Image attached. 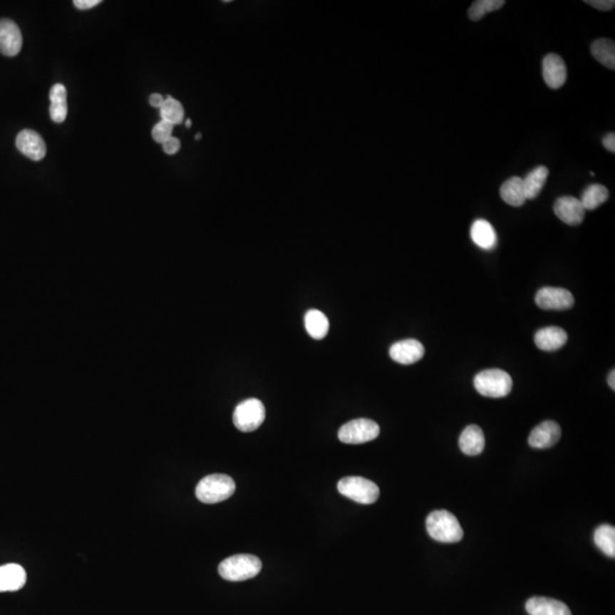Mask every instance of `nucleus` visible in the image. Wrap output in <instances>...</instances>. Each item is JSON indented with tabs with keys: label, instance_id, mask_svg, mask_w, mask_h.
Masks as SVG:
<instances>
[{
	"label": "nucleus",
	"instance_id": "obj_32",
	"mask_svg": "<svg viewBox=\"0 0 615 615\" xmlns=\"http://www.w3.org/2000/svg\"><path fill=\"white\" fill-rule=\"evenodd\" d=\"M102 3L100 0H74L73 4L77 9H91L95 6L100 5Z\"/></svg>",
	"mask_w": 615,
	"mask_h": 615
},
{
	"label": "nucleus",
	"instance_id": "obj_19",
	"mask_svg": "<svg viewBox=\"0 0 615 615\" xmlns=\"http://www.w3.org/2000/svg\"><path fill=\"white\" fill-rule=\"evenodd\" d=\"M471 237L472 241L481 249L490 251L496 247V230L492 227V224L485 219H477L473 222L471 227Z\"/></svg>",
	"mask_w": 615,
	"mask_h": 615
},
{
	"label": "nucleus",
	"instance_id": "obj_22",
	"mask_svg": "<svg viewBox=\"0 0 615 615\" xmlns=\"http://www.w3.org/2000/svg\"><path fill=\"white\" fill-rule=\"evenodd\" d=\"M548 175H549V170L547 167L539 165L527 173L524 178H522L527 200L536 199L547 182Z\"/></svg>",
	"mask_w": 615,
	"mask_h": 615
},
{
	"label": "nucleus",
	"instance_id": "obj_14",
	"mask_svg": "<svg viewBox=\"0 0 615 615\" xmlns=\"http://www.w3.org/2000/svg\"><path fill=\"white\" fill-rule=\"evenodd\" d=\"M425 353L424 346L420 341L409 338L399 341L390 348V357L401 365H411L420 361Z\"/></svg>",
	"mask_w": 615,
	"mask_h": 615
},
{
	"label": "nucleus",
	"instance_id": "obj_18",
	"mask_svg": "<svg viewBox=\"0 0 615 615\" xmlns=\"http://www.w3.org/2000/svg\"><path fill=\"white\" fill-rule=\"evenodd\" d=\"M485 434L477 425L467 426L460 434V448L462 454L477 456L485 450Z\"/></svg>",
	"mask_w": 615,
	"mask_h": 615
},
{
	"label": "nucleus",
	"instance_id": "obj_37",
	"mask_svg": "<svg viewBox=\"0 0 615 615\" xmlns=\"http://www.w3.org/2000/svg\"><path fill=\"white\" fill-rule=\"evenodd\" d=\"M201 138H202L201 133H197V135H196V136H195L196 140H200V139H201Z\"/></svg>",
	"mask_w": 615,
	"mask_h": 615
},
{
	"label": "nucleus",
	"instance_id": "obj_34",
	"mask_svg": "<svg viewBox=\"0 0 615 615\" xmlns=\"http://www.w3.org/2000/svg\"><path fill=\"white\" fill-rule=\"evenodd\" d=\"M163 103H165V98L163 96L160 94H153L150 96V104L153 106V108H161L163 105Z\"/></svg>",
	"mask_w": 615,
	"mask_h": 615
},
{
	"label": "nucleus",
	"instance_id": "obj_35",
	"mask_svg": "<svg viewBox=\"0 0 615 615\" xmlns=\"http://www.w3.org/2000/svg\"><path fill=\"white\" fill-rule=\"evenodd\" d=\"M614 378H615V371H614V369H613V371H611L610 375H609V380H607V382H609V386H611V388H612L613 391H614V390H615Z\"/></svg>",
	"mask_w": 615,
	"mask_h": 615
},
{
	"label": "nucleus",
	"instance_id": "obj_31",
	"mask_svg": "<svg viewBox=\"0 0 615 615\" xmlns=\"http://www.w3.org/2000/svg\"><path fill=\"white\" fill-rule=\"evenodd\" d=\"M162 145H163V150L169 155H173L180 150V142H179L178 138H175V137L167 139V142Z\"/></svg>",
	"mask_w": 615,
	"mask_h": 615
},
{
	"label": "nucleus",
	"instance_id": "obj_8",
	"mask_svg": "<svg viewBox=\"0 0 615 615\" xmlns=\"http://www.w3.org/2000/svg\"><path fill=\"white\" fill-rule=\"evenodd\" d=\"M536 304L544 310H567L572 308V293L562 287H542L536 295Z\"/></svg>",
	"mask_w": 615,
	"mask_h": 615
},
{
	"label": "nucleus",
	"instance_id": "obj_5",
	"mask_svg": "<svg viewBox=\"0 0 615 615\" xmlns=\"http://www.w3.org/2000/svg\"><path fill=\"white\" fill-rule=\"evenodd\" d=\"M338 490L341 495L359 504H374L380 497V488L374 482L361 477H349L340 480Z\"/></svg>",
	"mask_w": 615,
	"mask_h": 615
},
{
	"label": "nucleus",
	"instance_id": "obj_2",
	"mask_svg": "<svg viewBox=\"0 0 615 615\" xmlns=\"http://www.w3.org/2000/svg\"><path fill=\"white\" fill-rule=\"evenodd\" d=\"M262 563L257 556L239 554L224 559L219 565V574L227 582H245L260 573Z\"/></svg>",
	"mask_w": 615,
	"mask_h": 615
},
{
	"label": "nucleus",
	"instance_id": "obj_24",
	"mask_svg": "<svg viewBox=\"0 0 615 615\" xmlns=\"http://www.w3.org/2000/svg\"><path fill=\"white\" fill-rule=\"evenodd\" d=\"M591 55L607 68H615V43L610 39H597L590 47Z\"/></svg>",
	"mask_w": 615,
	"mask_h": 615
},
{
	"label": "nucleus",
	"instance_id": "obj_25",
	"mask_svg": "<svg viewBox=\"0 0 615 615\" xmlns=\"http://www.w3.org/2000/svg\"><path fill=\"white\" fill-rule=\"evenodd\" d=\"M609 190L605 186L594 184L588 186L582 193V201L584 210H595L609 200Z\"/></svg>",
	"mask_w": 615,
	"mask_h": 615
},
{
	"label": "nucleus",
	"instance_id": "obj_3",
	"mask_svg": "<svg viewBox=\"0 0 615 615\" xmlns=\"http://www.w3.org/2000/svg\"><path fill=\"white\" fill-rule=\"evenodd\" d=\"M236 490L235 481L224 474H211L200 481L195 495L200 502L217 504L233 496Z\"/></svg>",
	"mask_w": 615,
	"mask_h": 615
},
{
	"label": "nucleus",
	"instance_id": "obj_4",
	"mask_svg": "<svg viewBox=\"0 0 615 615\" xmlns=\"http://www.w3.org/2000/svg\"><path fill=\"white\" fill-rule=\"evenodd\" d=\"M474 386L483 397L504 398L512 391L513 380L502 369H487L474 377Z\"/></svg>",
	"mask_w": 615,
	"mask_h": 615
},
{
	"label": "nucleus",
	"instance_id": "obj_7",
	"mask_svg": "<svg viewBox=\"0 0 615 615\" xmlns=\"http://www.w3.org/2000/svg\"><path fill=\"white\" fill-rule=\"evenodd\" d=\"M380 434V426L376 422L367 418H358L346 423L338 431V439L346 445H361L376 439Z\"/></svg>",
	"mask_w": 615,
	"mask_h": 615
},
{
	"label": "nucleus",
	"instance_id": "obj_36",
	"mask_svg": "<svg viewBox=\"0 0 615 615\" xmlns=\"http://www.w3.org/2000/svg\"><path fill=\"white\" fill-rule=\"evenodd\" d=\"M190 127H192V120L188 119L187 121H186V128Z\"/></svg>",
	"mask_w": 615,
	"mask_h": 615
},
{
	"label": "nucleus",
	"instance_id": "obj_20",
	"mask_svg": "<svg viewBox=\"0 0 615 615\" xmlns=\"http://www.w3.org/2000/svg\"><path fill=\"white\" fill-rule=\"evenodd\" d=\"M68 93L66 88L62 83H56L53 86L49 93V100H51V108H49V114L54 123H62L66 121V115H68Z\"/></svg>",
	"mask_w": 615,
	"mask_h": 615
},
{
	"label": "nucleus",
	"instance_id": "obj_17",
	"mask_svg": "<svg viewBox=\"0 0 615 615\" xmlns=\"http://www.w3.org/2000/svg\"><path fill=\"white\" fill-rule=\"evenodd\" d=\"M26 582V572L21 565L11 564L0 567V593L17 591L22 589Z\"/></svg>",
	"mask_w": 615,
	"mask_h": 615
},
{
	"label": "nucleus",
	"instance_id": "obj_23",
	"mask_svg": "<svg viewBox=\"0 0 615 615\" xmlns=\"http://www.w3.org/2000/svg\"><path fill=\"white\" fill-rule=\"evenodd\" d=\"M306 332L316 340H323L329 333V321L323 312L311 309L306 312L304 317Z\"/></svg>",
	"mask_w": 615,
	"mask_h": 615
},
{
	"label": "nucleus",
	"instance_id": "obj_29",
	"mask_svg": "<svg viewBox=\"0 0 615 615\" xmlns=\"http://www.w3.org/2000/svg\"><path fill=\"white\" fill-rule=\"evenodd\" d=\"M172 125L161 120L159 123H156L154 125L153 130H152V137H153L156 143L163 144V143L167 142V139L172 137Z\"/></svg>",
	"mask_w": 615,
	"mask_h": 615
},
{
	"label": "nucleus",
	"instance_id": "obj_15",
	"mask_svg": "<svg viewBox=\"0 0 615 615\" xmlns=\"http://www.w3.org/2000/svg\"><path fill=\"white\" fill-rule=\"evenodd\" d=\"M567 342V332L561 327H544L539 329L534 335V343L542 351H556L564 346Z\"/></svg>",
	"mask_w": 615,
	"mask_h": 615
},
{
	"label": "nucleus",
	"instance_id": "obj_12",
	"mask_svg": "<svg viewBox=\"0 0 615 615\" xmlns=\"http://www.w3.org/2000/svg\"><path fill=\"white\" fill-rule=\"evenodd\" d=\"M561 435L559 424L553 420H546L533 428L527 443L532 448L547 449L559 443Z\"/></svg>",
	"mask_w": 615,
	"mask_h": 615
},
{
	"label": "nucleus",
	"instance_id": "obj_11",
	"mask_svg": "<svg viewBox=\"0 0 615 615\" xmlns=\"http://www.w3.org/2000/svg\"><path fill=\"white\" fill-rule=\"evenodd\" d=\"M22 33L16 23L9 19L0 20V53L5 56H15L22 48Z\"/></svg>",
	"mask_w": 615,
	"mask_h": 615
},
{
	"label": "nucleus",
	"instance_id": "obj_26",
	"mask_svg": "<svg viewBox=\"0 0 615 615\" xmlns=\"http://www.w3.org/2000/svg\"><path fill=\"white\" fill-rule=\"evenodd\" d=\"M596 546L609 557H615V529L612 525L603 524L597 527L594 534Z\"/></svg>",
	"mask_w": 615,
	"mask_h": 615
},
{
	"label": "nucleus",
	"instance_id": "obj_1",
	"mask_svg": "<svg viewBox=\"0 0 615 615\" xmlns=\"http://www.w3.org/2000/svg\"><path fill=\"white\" fill-rule=\"evenodd\" d=\"M428 534L439 542L455 544L464 536L462 525L454 514L448 510H434L426 519Z\"/></svg>",
	"mask_w": 615,
	"mask_h": 615
},
{
	"label": "nucleus",
	"instance_id": "obj_6",
	"mask_svg": "<svg viewBox=\"0 0 615 615\" xmlns=\"http://www.w3.org/2000/svg\"><path fill=\"white\" fill-rule=\"evenodd\" d=\"M266 417V409L260 400L251 398L237 405L234 411L233 420L236 428L242 432H253L260 428Z\"/></svg>",
	"mask_w": 615,
	"mask_h": 615
},
{
	"label": "nucleus",
	"instance_id": "obj_30",
	"mask_svg": "<svg viewBox=\"0 0 615 615\" xmlns=\"http://www.w3.org/2000/svg\"><path fill=\"white\" fill-rule=\"evenodd\" d=\"M584 3L593 6L594 9L599 11H611L614 9L615 3L613 0H586Z\"/></svg>",
	"mask_w": 615,
	"mask_h": 615
},
{
	"label": "nucleus",
	"instance_id": "obj_10",
	"mask_svg": "<svg viewBox=\"0 0 615 615\" xmlns=\"http://www.w3.org/2000/svg\"><path fill=\"white\" fill-rule=\"evenodd\" d=\"M16 148L23 155L32 161L43 160L47 153L43 137L37 131L26 129L19 133L16 137Z\"/></svg>",
	"mask_w": 615,
	"mask_h": 615
},
{
	"label": "nucleus",
	"instance_id": "obj_16",
	"mask_svg": "<svg viewBox=\"0 0 615 615\" xmlns=\"http://www.w3.org/2000/svg\"><path fill=\"white\" fill-rule=\"evenodd\" d=\"M525 610L530 615H572L564 603L547 597H532L527 601Z\"/></svg>",
	"mask_w": 615,
	"mask_h": 615
},
{
	"label": "nucleus",
	"instance_id": "obj_21",
	"mask_svg": "<svg viewBox=\"0 0 615 615\" xmlns=\"http://www.w3.org/2000/svg\"><path fill=\"white\" fill-rule=\"evenodd\" d=\"M500 196L502 201L510 207H519L524 205L527 197H525L522 178L512 177L506 180L500 187Z\"/></svg>",
	"mask_w": 615,
	"mask_h": 615
},
{
	"label": "nucleus",
	"instance_id": "obj_9",
	"mask_svg": "<svg viewBox=\"0 0 615 615\" xmlns=\"http://www.w3.org/2000/svg\"><path fill=\"white\" fill-rule=\"evenodd\" d=\"M554 212L562 222L570 226L582 224L586 216V210L582 201L573 196H562L556 200Z\"/></svg>",
	"mask_w": 615,
	"mask_h": 615
},
{
	"label": "nucleus",
	"instance_id": "obj_13",
	"mask_svg": "<svg viewBox=\"0 0 615 615\" xmlns=\"http://www.w3.org/2000/svg\"><path fill=\"white\" fill-rule=\"evenodd\" d=\"M542 77L552 89H559L567 83V66L557 54H548L542 61Z\"/></svg>",
	"mask_w": 615,
	"mask_h": 615
},
{
	"label": "nucleus",
	"instance_id": "obj_28",
	"mask_svg": "<svg viewBox=\"0 0 615 615\" xmlns=\"http://www.w3.org/2000/svg\"><path fill=\"white\" fill-rule=\"evenodd\" d=\"M505 4L504 0H477L468 9V17L472 21H480L490 11L502 9Z\"/></svg>",
	"mask_w": 615,
	"mask_h": 615
},
{
	"label": "nucleus",
	"instance_id": "obj_27",
	"mask_svg": "<svg viewBox=\"0 0 615 615\" xmlns=\"http://www.w3.org/2000/svg\"><path fill=\"white\" fill-rule=\"evenodd\" d=\"M160 114L163 121L172 125L182 123L185 117L182 104L172 97H167V100H165L163 105L160 108Z\"/></svg>",
	"mask_w": 615,
	"mask_h": 615
},
{
	"label": "nucleus",
	"instance_id": "obj_33",
	"mask_svg": "<svg viewBox=\"0 0 615 615\" xmlns=\"http://www.w3.org/2000/svg\"><path fill=\"white\" fill-rule=\"evenodd\" d=\"M603 145L611 153H615V135L613 133H607L603 138Z\"/></svg>",
	"mask_w": 615,
	"mask_h": 615
}]
</instances>
